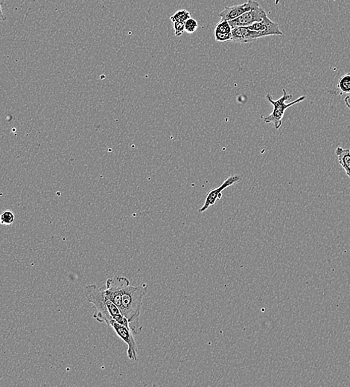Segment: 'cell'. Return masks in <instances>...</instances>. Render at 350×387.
I'll return each instance as SVG.
<instances>
[{
    "label": "cell",
    "instance_id": "cell-12",
    "mask_svg": "<svg viewBox=\"0 0 350 387\" xmlns=\"http://www.w3.org/2000/svg\"><path fill=\"white\" fill-rule=\"evenodd\" d=\"M337 88L340 90V95L350 93V73L341 76L337 82Z\"/></svg>",
    "mask_w": 350,
    "mask_h": 387
},
{
    "label": "cell",
    "instance_id": "cell-4",
    "mask_svg": "<svg viewBox=\"0 0 350 387\" xmlns=\"http://www.w3.org/2000/svg\"><path fill=\"white\" fill-rule=\"evenodd\" d=\"M109 327H112L114 331L117 333L118 336L128 345L127 353H128V358L132 360V361H137V345H136V341H135L133 333L131 328L116 322L115 320L111 321Z\"/></svg>",
    "mask_w": 350,
    "mask_h": 387
},
{
    "label": "cell",
    "instance_id": "cell-2",
    "mask_svg": "<svg viewBox=\"0 0 350 387\" xmlns=\"http://www.w3.org/2000/svg\"><path fill=\"white\" fill-rule=\"evenodd\" d=\"M84 294L88 302L93 305V318L95 320L108 326L111 321L115 320L130 327L128 319L122 314L117 305L108 299L104 288H98L95 285H87Z\"/></svg>",
    "mask_w": 350,
    "mask_h": 387
},
{
    "label": "cell",
    "instance_id": "cell-5",
    "mask_svg": "<svg viewBox=\"0 0 350 387\" xmlns=\"http://www.w3.org/2000/svg\"><path fill=\"white\" fill-rule=\"evenodd\" d=\"M241 180H242V179H241L239 175H233V176H230V178H227L221 185V186L210 191V192L207 194V197H206L205 204L199 209V211L200 212H204V211H207L210 206L216 204L217 200H220L222 197V192L224 189L230 187V186H233L234 184L239 183Z\"/></svg>",
    "mask_w": 350,
    "mask_h": 387
},
{
    "label": "cell",
    "instance_id": "cell-7",
    "mask_svg": "<svg viewBox=\"0 0 350 387\" xmlns=\"http://www.w3.org/2000/svg\"><path fill=\"white\" fill-rule=\"evenodd\" d=\"M265 16H267V14L265 10L261 7H259L243 14L235 20L229 21V23L232 29L240 26L247 27L257 22L262 21Z\"/></svg>",
    "mask_w": 350,
    "mask_h": 387
},
{
    "label": "cell",
    "instance_id": "cell-19",
    "mask_svg": "<svg viewBox=\"0 0 350 387\" xmlns=\"http://www.w3.org/2000/svg\"><path fill=\"white\" fill-rule=\"evenodd\" d=\"M1 195H2V194H0V196H1Z\"/></svg>",
    "mask_w": 350,
    "mask_h": 387
},
{
    "label": "cell",
    "instance_id": "cell-6",
    "mask_svg": "<svg viewBox=\"0 0 350 387\" xmlns=\"http://www.w3.org/2000/svg\"><path fill=\"white\" fill-rule=\"evenodd\" d=\"M259 7H260V6L258 2L248 0L247 3L238 5V6H227L222 12H220L219 16L221 17V20L231 21L238 18L243 14Z\"/></svg>",
    "mask_w": 350,
    "mask_h": 387
},
{
    "label": "cell",
    "instance_id": "cell-16",
    "mask_svg": "<svg viewBox=\"0 0 350 387\" xmlns=\"http://www.w3.org/2000/svg\"><path fill=\"white\" fill-rule=\"evenodd\" d=\"M174 31L176 37H180L185 32V24L182 23H173Z\"/></svg>",
    "mask_w": 350,
    "mask_h": 387
},
{
    "label": "cell",
    "instance_id": "cell-17",
    "mask_svg": "<svg viewBox=\"0 0 350 387\" xmlns=\"http://www.w3.org/2000/svg\"><path fill=\"white\" fill-rule=\"evenodd\" d=\"M6 20L4 14H3V9H2L1 1H0V22L5 21Z\"/></svg>",
    "mask_w": 350,
    "mask_h": 387
},
{
    "label": "cell",
    "instance_id": "cell-9",
    "mask_svg": "<svg viewBox=\"0 0 350 387\" xmlns=\"http://www.w3.org/2000/svg\"><path fill=\"white\" fill-rule=\"evenodd\" d=\"M262 38L258 31H253L248 27L240 26L232 29L231 41L238 43H252Z\"/></svg>",
    "mask_w": 350,
    "mask_h": 387
},
{
    "label": "cell",
    "instance_id": "cell-15",
    "mask_svg": "<svg viewBox=\"0 0 350 387\" xmlns=\"http://www.w3.org/2000/svg\"><path fill=\"white\" fill-rule=\"evenodd\" d=\"M198 28V23L194 19L189 18L185 23V32L193 34Z\"/></svg>",
    "mask_w": 350,
    "mask_h": 387
},
{
    "label": "cell",
    "instance_id": "cell-10",
    "mask_svg": "<svg viewBox=\"0 0 350 387\" xmlns=\"http://www.w3.org/2000/svg\"><path fill=\"white\" fill-rule=\"evenodd\" d=\"M214 34L216 41L220 43L231 41L232 28L229 22L221 20L215 28Z\"/></svg>",
    "mask_w": 350,
    "mask_h": 387
},
{
    "label": "cell",
    "instance_id": "cell-14",
    "mask_svg": "<svg viewBox=\"0 0 350 387\" xmlns=\"http://www.w3.org/2000/svg\"><path fill=\"white\" fill-rule=\"evenodd\" d=\"M15 215L13 211L6 210L0 214V224L4 226L12 225L15 222Z\"/></svg>",
    "mask_w": 350,
    "mask_h": 387
},
{
    "label": "cell",
    "instance_id": "cell-8",
    "mask_svg": "<svg viewBox=\"0 0 350 387\" xmlns=\"http://www.w3.org/2000/svg\"><path fill=\"white\" fill-rule=\"evenodd\" d=\"M247 27L253 31H258L261 37L283 35V33L279 29V25L270 20L268 15L265 16L262 21L257 22Z\"/></svg>",
    "mask_w": 350,
    "mask_h": 387
},
{
    "label": "cell",
    "instance_id": "cell-18",
    "mask_svg": "<svg viewBox=\"0 0 350 387\" xmlns=\"http://www.w3.org/2000/svg\"><path fill=\"white\" fill-rule=\"evenodd\" d=\"M344 101L345 104H346V106H347L348 108L350 109V96L349 95H348V96H346V98H344Z\"/></svg>",
    "mask_w": 350,
    "mask_h": 387
},
{
    "label": "cell",
    "instance_id": "cell-13",
    "mask_svg": "<svg viewBox=\"0 0 350 387\" xmlns=\"http://www.w3.org/2000/svg\"><path fill=\"white\" fill-rule=\"evenodd\" d=\"M189 18H191L190 12H188L187 10H185V9H180V10L175 12L173 15L171 16L170 20L172 23L177 22V23H182L185 24L186 20Z\"/></svg>",
    "mask_w": 350,
    "mask_h": 387
},
{
    "label": "cell",
    "instance_id": "cell-3",
    "mask_svg": "<svg viewBox=\"0 0 350 387\" xmlns=\"http://www.w3.org/2000/svg\"><path fill=\"white\" fill-rule=\"evenodd\" d=\"M282 92H283V95L278 100L273 99L272 96L270 94H268L266 95L267 99L272 104L273 111L268 117H265V119H264V122L267 124H274V127L277 130L279 129L280 127L282 126V119H283L284 114H285L286 109L291 107L293 105L302 102L303 101H304L307 98V97L304 95V96L299 97L297 99L292 101L289 104H286L285 101L291 99L292 95H288L285 89H282Z\"/></svg>",
    "mask_w": 350,
    "mask_h": 387
},
{
    "label": "cell",
    "instance_id": "cell-1",
    "mask_svg": "<svg viewBox=\"0 0 350 387\" xmlns=\"http://www.w3.org/2000/svg\"><path fill=\"white\" fill-rule=\"evenodd\" d=\"M104 290L108 299L117 305L122 314L128 319L133 335L140 334L142 325L139 322V319L147 285L142 284L138 286H132L126 277L116 275L107 280Z\"/></svg>",
    "mask_w": 350,
    "mask_h": 387
},
{
    "label": "cell",
    "instance_id": "cell-11",
    "mask_svg": "<svg viewBox=\"0 0 350 387\" xmlns=\"http://www.w3.org/2000/svg\"><path fill=\"white\" fill-rule=\"evenodd\" d=\"M335 154L338 159L339 164L342 166L346 172V175L350 178V150L341 147H337L335 150Z\"/></svg>",
    "mask_w": 350,
    "mask_h": 387
}]
</instances>
